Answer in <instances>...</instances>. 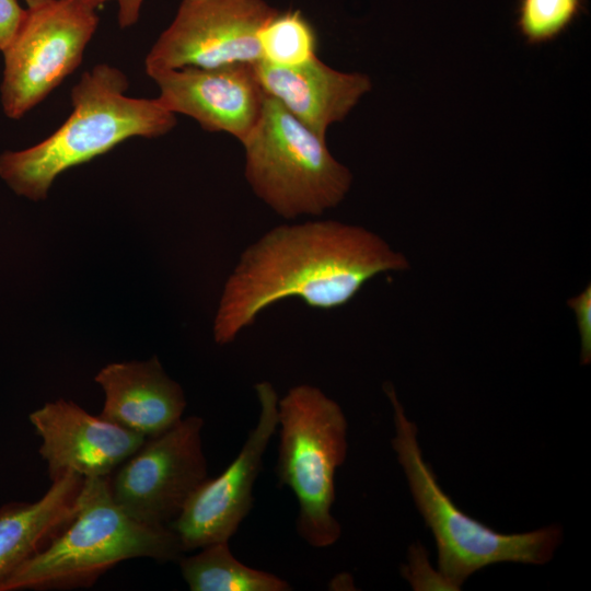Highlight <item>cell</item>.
I'll return each instance as SVG.
<instances>
[{
	"instance_id": "7",
	"label": "cell",
	"mask_w": 591,
	"mask_h": 591,
	"mask_svg": "<svg viewBox=\"0 0 591 591\" xmlns=\"http://www.w3.org/2000/svg\"><path fill=\"white\" fill-rule=\"evenodd\" d=\"M83 0H48L27 8L3 54L2 111L20 119L48 96L81 63L99 16Z\"/></svg>"
},
{
	"instance_id": "17",
	"label": "cell",
	"mask_w": 591,
	"mask_h": 591,
	"mask_svg": "<svg viewBox=\"0 0 591 591\" xmlns=\"http://www.w3.org/2000/svg\"><path fill=\"white\" fill-rule=\"evenodd\" d=\"M262 61L290 67L317 57L318 38L299 10L276 11L258 34Z\"/></svg>"
},
{
	"instance_id": "14",
	"label": "cell",
	"mask_w": 591,
	"mask_h": 591,
	"mask_svg": "<svg viewBox=\"0 0 591 591\" xmlns=\"http://www.w3.org/2000/svg\"><path fill=\"white\" fill-rule=\"evenodd\" d=\"M105 393L101 418L143 436L154 437L174 426L186 399L157 357L148 361L111 363L95 376Z\"/></svg>"
},
{
	"instance_id": "9",
	"label": "cell",
	"mask_w": 591,
	"mask_h": 591,
	"mask_svg": "<svg viewBox=\"0 0 591 591\" xmlns=\"http://www.w3.org/2000/svg\"><path fill=\"white\" fill-rule=\"evenodd\" d=\"M276 11L264 0H182L146 56V73L256 65L262 61L258 34Z\"/></svg>"
},
{
	"instance_id": "15",
	"label": "cell",
	"mask_w": 591,
	"mask_h": 591,
	"mask_svg": "<svg viewBox=\"0 0 591 591\" xmlns=\"http://www.w3.org/2000/svg\"><path fill=\"white\" fill-rule=\"evenodd\" d=\"M82 483V476L67 472L38 500L0 509V583L69 523Z\"/></svg>"
},
{
	"instance_id": "20",
	"label": "cell",
	"mask_w": 591,
	"mask_h": 591,
	"mask_svg": "<svg viewBox=\"0 0 591 591\" xmlns=\"http://www.w3.org/2000/svg\"><path fill=\"white\" fill-rule=\"evenodd\" d=\"M575 311L581 340L580 359L582 364L591 361V288L590 285L578 296L568 301Z\"/></svg>"
},
{
	"instance_id": "1",
	"label": "cell",
	"mask_w": 591,
	"mask_h": 591,
	"mask_svg": "<svg viewBox=\"0 0 591 591\" xmlns=\"http://www.w3.org/2000/svg\"><path fill=\"white\" fill-rule=\"evenodd\" d=\"M408 268L403 254L359 225L309 220L275 227L242 252L227 279L213 321L215 341H234L266 308L283 299L332 310L376 275Z\"/></svg>"
},
{
	"instance_id": "18",
	"label": "cell",
	"mask_w": 591,
	"mask_h": 591,
	"mask_svg": "<svg viewBox=\"0 0 591 591\" xmlns=\"http://www.w3.org/2000/svg\"><path fill=\"white\" fill-rule=\"evenodd\" d=\"M588 0H518L515 28L529 46L555 42L587 13Z\"/></svg>"
},
{
	"instance_id": "23",
	"label": "cell",
	"mask_w": 591,
	"mask_h": 591,
	"mask_svg": "<svg viewBox=\"0 0 591 591\" xmlns=\"http://www.w3.org/2000/svg\"><path fill=\"white\" fill-rule=\"evenodd\" d=\"M27 4V8H35L48 0H24Z\"/></svg>"
},
{
	"instance_id": "6",
	"label": "cell",
	"mask_w": 591,
	"mask_h": 591,
	"mask_svg": "<svg viewBox=\"0 0 591 591\" xmlns=\"http://www.w3.org/2000/svg\"><path fill=\"white\" fill-rule=\"evenodd\" d=\"M241 143L253 193L285 219L321 216L350 189L352 175L331 153L325 138L268 95L258 123Z\"/></svg>"
},
{
	"instance_id": "22",
	"label": "cell",
	"mask_w": 591,
	"mask_h": 591,
	"mask_svg": "<svg viewBox=\"0 0 591 591\" xmlns=\"http://www.w3.org/2000/svg\"><path fill=\"white\" fill-rule=\"evenodd\" d=\"M93 8H97L109 0H83ZM118 5L117 21L121 28L130 27L139 20L140 10L144 0H114Z\"/></svg>"
},
{
	"instance_id": "16",
	"label": "cell",
	"mask_w": 591,
	"mask_h": 591,
	"mask_svg": "<svg viewBox=\"0 0 591 591\" xmlns=\"http://www.w3.org/2000/svg\"><path fill=\"white\" fill-rule=\"evenodd\" d=\"M184 580L192 591H289L280 577L248 567L236 559L229 542H217L178 559Z\"/></svg>"
},
{
	"instance_id": "2",
	"label": "cell",
	"mask_w": 591,
	"mask_h": 591,
	"mask_svg": "<svg viewBox=\"0 0 591 591\" xmlns=\"http://www.w3.org/2000/svg\"><path fill=\"white\" fill-rule=\"evenodd\" d=\"M127 76L99 63L71 90L72 111L50 136L30 148L0 154V177L19 196L43 200L63 171L134 138H158L176 126V115L158 99L126 94Z\"/></svg>"
},
{
	"instance_id": "3",
	"label": "cell",
	"mask_w": 591,
	"mask_h": 591,
	"mask_svg": "<svg viewBox=\"0 0 591 591\" xmlns=\"http://www.w3.org/2000/svg\"><path fill=\"white\" fill-rule=\"evenodd\" d=\"M184 551L169 525L142 523L113 499L107 477H85L69 523L16 568L0 591L90 587L120 561L178 560Z\"/></svg>"
},
{
	"instance_id": "11",
	"label": "cell",
	"mask_w": 591,
	"mask_h": 591,
	"mask_svg": "<svg viewBox=\"0 0 591 591\" xmlns=\"http://www.w3.org/2000/svg\"><path fill=\"white\" fill-rule=\"evenodd\" d=\"M158 100L175 115L196 120L210 132L242 142L258 123L267 97L253 63L213 68L183 67L150 77Z\"/></svg>"
},
{
	"instance_id": "19",
	"label": "cell",
	"mask_w": 591,
	"mask_h": 591,
	"mask_svg": "<svg viewBox=\"0 0 591 591\" xmlns=\"http://www.w3.org/2000/svg\"><path fill=\"white\" fill-rule=\"evenodd\" d=\"M402 575L415 590H452L440 571L431 568L425 548L415 544L408 552V563L402 567Z\"/></svg>"
},
{
	"instance_id": "21",
	"label": "cell",
	"mask_w": 591,
	"mask_h": 591,
	"mask_svg": "<svg viewBox=\"0 0 591 591\" xmlns=\"http://www.w3.org/2000/svg\"><path fill=\"white\" fill-rule=\"evenodd\" d=\"M18 0H0V53H3L15 37L24 18Z\"/></svg>"
},
{
	"instance_id": "5",
	"label": "cell",
	"mask_w": 591,
	"mask_h": 591,
	"mask_svg": "<svg viewBox=\"0 0 591 591\" xmlns=\"http://www.w3.org/2000/svg\"><path fill=\"white\" fill-rule=\"evenodd\" d=\"M276 475L299 502L297 532L316 548L335 544L340 523L332 513L335 473L347 456V419L337 402L310 384L278 399Z\"/></svg>"
},
{
	"instance_id": "10",
	"label": "cell",
	"mask_w": 591,
	"mask_h": 591,
	"mask_svg": "<svg viewBox=\"0 0 591 591\" xmlns=\"http://www.w3.org/2000/svg\"><path fill=\"white\" fill-rule=\"evenodd\" d=\"M259 404L256 426L241 451L217 477L206 478L169 526L184 552L229 542L253 507L255 480L267 445L278 428V394L270 382L255 384Z\"/></svg>"
},
{
	"instance_id": "13",
	"label": "cell",
	"mask_w": 591,
	"mask_h": 591,
	"mask_svg": "<svg viewBox=\"0 0 591 591\" xmlns=\"http://www.w3.org/2000/svg\"><path fill=\"white\" fill-rule=\"evenodd\" d=\"M255 67L265 93L322 138L372 89L367 74L336 70L317 57L290 67L265 61Z\"/></svg>"
},
{
	"instance_id": "12",
	"label": "cell",
	"mask_w": 591,
	"mask_h": 591,
	"mask_svg": "<svg viewBox=\"0 0 591 591\" xmlns=\"http://www.w3.org/2000/svg\"><path fill=\"white\" fill-rule=\"evenodd\" d=\"M30 421L42 438L39 453L51 480L67 472L107 477L146 440L65 399L46 403Z\"/></svg>"
},
{
	"instance_id": "4",
	"label": "cell",
	"mask_w": 591,
	"mask_h": 591,
	"mask_svg": "<svg viewBox=\"0 0 591 591\" xmlns=\"http://www.w3.org/2000/svg\"><path fill=\"white\" fill-rule=\"evenodd\" d=\"M383 389L393 407L392 447L414 502L434 537L439 571L452 590H460L470 576L489 565L548 563L561 542V528L547 525L507 534L463 512L442 490L431 466L424 460L417 427L407 418L394 386L385 383Z\"/></svg>"
},
{
	"instance_id": "8",
	"label": "cell",
	"mask_w": 591,
	"mask_h": 591,
	"mask_svg": "<svg viewBox=\"0 0 591 591\" xmlns=\"http://www.w3.org/2000/svg\"><path fill=\"white\" fill-rule=\"evenodd\" d=\"M202 427V418L190 416L147 438L108 479L115 502L142 523L169 525L175 520L208 478Z\"/></svg>"
}]
</instances>
